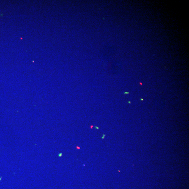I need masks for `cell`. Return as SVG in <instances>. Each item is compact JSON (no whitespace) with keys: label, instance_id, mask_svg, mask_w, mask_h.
Masks as SVG:
<instances>
[{"label":"cell","instance_id":"6da1fadb","mask_svg":"<svg viewBox=\"0 0 189 189\" xmlns=\"http://www.w3.org/2000/svg\"><path fill=\"white\" fill-rule=\"evenodd\" d=\"M61 155H62V154H60L59 156H60V157L61 156Z\"/></svg>","mask_w":189,"mask_h":189},{"label":"cell","instance_id":"7a4b0ae2","mask_svg":"<svg viewBox=\"0 0 189 189\" xmlns=\"http://www.w3.org/2000/svg\"><path fill=\"white\" fill-rule=\"evenodd\" d=\"M141 100H143V99H141Z\"/></svg>","mask_w":189,"mask_h":189}]
</instances>
